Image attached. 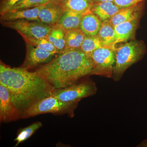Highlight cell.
I'll list each match as a JSON object with an SVG mask.
<instances>
[{"mask_svg":"<svg viewBox=\"0 0 147 147\" xmlns=\"http://www.w3.org/2000/svg\"><path fill=\"white\" fill-rule=\"evenodd\" d=\"M143 8V4L142 2L132 6L121 9L109 20L115 27L131 19L140 18Z\"/></svg>","mask_w":147,"mask_h":147,"instance_id":"13","label":"cell"},{"mask_svg":"<svg viewBox=\"0 0 147 147\" xmlns=\"http://www.w3.org/2000/svg\"><path fill=\"white\" fill-rule=\"evenodd\" d=\"M65 11L61 2H50L40 11L38 20L46 25L53 26L57 24Z\"/></svg>","mask_w":147,"mask_h":147,"instance_id":"10","label":"cell"},{"mask_svg":"<svg viewBox=\"0 0 147 147\" xmlns=\"http://www.w3.org/2000/svg\"><path fill=\"white\" fill-rule=\"evenodd\" d=\"M62 5L65 10H70L83 14L91 12L94 3L92 0H63Z\"/></svg>","mask_w":147,"mask_h":147,"instance_id":"19","label":"cell"},{"mask_svg":"<svg viewBox=\"0 0 147 147\" xmlns=\"http://www.w3.org/2000/svg\"><path fill=\"white\" fill-rule=\"evenodd\" d=\"M140 18L131 19L115 27V45L117 43L127 42L133 38L138 28Z\"/></svg>","mask_w":147,"mask_h":147,"instance_id":"11","label":"cell"},{"mask_svg":"<svg viewBox=\"0 0 147 147\" xmlns=\"http://www.w3.org/2000/svg\"><path fill=\"white\" fill-rule=\"evenodd\" d=\"M97 91L95 83L86 81L79 84L75 83L65 88L56 89L52 96L62 102L78 104L82 98L94 95Z\"/></svg>","mask_w":147,"mask_h":147,"instance_id":"5","label":"cell"},{"mask_svg":"<svg viewBox=\"0 0 147 147\" xmlns=\"http://www.w3.org/2000/svg\"><path fill=\"white\" fill-rule=\"evenodd\" d=\"M102 22L98 16L92 12H90L83 16L80 28L86 35L95 36L98 34Z\"/></svg>","mask_w":147,"mask_h":147,"instance_id":"14","label":"cell"},{"mask_svg":"<svg viewBox=\"0 0 147 147\" xmlns=\"http://www.w3.org/2000/svg\"><path fill=\"white\" fill-rule=\"evenodd\" d=\"M98 35L103 47L115 49V27L110 20L102 21Z\"/></svg>","mask_w":147,"mask_h":147,"instance_id":"15","label":"cell"},{"mask_svg":"<svg viewBox=\"0 0 147 147\" xmlns=\"http://www.w3.org/2000/svg\"><path fill=\"white\" fill-rule=\"evenodd\" d=\"M42 125V123L36 122L22 129L21 131L18 132L17 137L14 139V142H16L14 147L17 146L21 143L29 139Z\"/></svg>","mask_w":147,"mask_h":147,"instance_id":"22","label":"cell"},{"mask_svg":"<svg viewBox=\"0 0 147 147\" xmlns=\"http://www.w3.org/2000/svg\"><path fill=\"white\" fill-rule=\"evenodd\" d=\"M103 47L98 35H86L81 47V50L87 55L91 57L92 53L96 49Z\"/></svg>","mask_w":147,"mask_h":147,"instance_id":"21","label":"cell"},{"mask_svg":"<svg viewBox=\"0 0 147 147\" xmlns=\"http://www.w3.org/2000/svg\"><path fill=\"white\" fill-rule=\"evenodd\" d=\"M94 66L91 57L81 48H68L40 67L35 72L56 89L69 86L82 77L90 75Z\"/></svg>","mask_w":147,"mask_h":147,"instance_id":"2","label":"cell"},{"mask_svg":"<svg viewBox=\"0 0 147 147\" xmlns=\"http://www.w3.org/2000/svg\"><path fill=\"white\" fill-rule=\"evenodd\" d=\"M3 24L5 26L16 30L22 36L37 38L46 37L53 26L36 20L27 19L3 21Z\"/></svg>","mask_w":147,"mask_h":147,"instance_id":"6","label":"cell"},{"mask_svg":"<svg viewBox=\"0 0 147 147\" xmlns=\"http://www.w3.org/2000/svg\"><path fill=\"white\" fill-rule=\"evenodd\" d=\"M27 53L26 59L21 66L23 68H34L42 63H47L53 60L57 54L56 52H51L34 47L26 42Z\"/></svg>","mask_w":147,"mask_h":147,"instance_id":"9","label":"cell"},{"mask_svg":"<svg viewBox=\"0 0 147 147\" xmlns=\"http://www.w3.org/2000/svg\"><path fill=\"white\" fill-rule=\"evenodd\" d=\"M50 2V0H22L13 6L8 11L34 8L39 6L45 5Z\"/></svg>","mask_w":147,"mask_h":147,"instance_id":"24","label":"cell"},{"mask_svg":"<svg viewBox=\"0 0 147 147\" xmlns=\"http://www.w3.org/2000/svg\"><path fill=\"white\" fill-rule=\"evenodd\" d=\"M21 113L12 102L8 89L0 84V121L10 122L20 119Z\"/></svg>","mask_w":147,"mask_h":147,"instance_id":"8","label":"cell"},{"mask_svg":"<svg viewBox=\"0 0 147 147\" xmlns=\"http://www.w3.org/2000/svg\"><path fill=\"white\" fill-rule=\"evenodd\" d=\"M78 104L62 102L54 96L45 98L29 108L20 119H26L47 113L67 114L71 117L74 116V110Z\"/></svg>","mask_w":147,"mask_h":147,"instance_id":"4","label":"cell"},{"mask_svg":"<svg viewBox=\"0 0 147 147\" xmlns=\"http://www.w3.org/2000/svg\"><path fill=\"white\" fill-rule=\"evenodd\" d=\"M0 84L8 89L12 102L22 115L38 101L52 96L55 89L35 71L22 67L11 68L1 62Z\"/></svg>","mask_w":147,"mask_h":147,"instance_id":"1","label":"cell"},{"mask_svg":"<svg viewBox=\"0 0 147 147\" xmlns=\"http://www.w3.org/2000/svg\"><path fill=\"white\" fill-rule=\"evenodd\" d=\"M65 31L57 24L53 25L52 30L46 38L57 48L59 53L65 50Z\"/></svg>","mask_w":147,"mask_h":147,"instance_id":"18","label":"cell"},{"mask_svg":"<svg viewBox=\"0 0 147 147\" xmlns=\"http://www.w3.org/2000/svg\"><path fill=\"white\" fill-rule=\"evenodd\" d=\"M22 37L25 40L26 42L28 43L34 47L49 52H56L59 53L57 48L46 37L37 38L28 37L25 36Z\"/></svg>","mask_w":147,"mask_h":147,"instance_id":"23","label":"cell"},{"mask_svg":"<svg viewBox=\"0 0 147 147\" xmlns=\"http://www.w3.org/2000/svg\"><path fill=\"white\" fill-rule=\"evenodd\" d=\"M145 0H114V3L120 9L136 5Z\"/></svg>","mask_w":147,"mask_h":147,"instance_id":"25","label":"cell"},{"mask_svg":"<svg viewBox=\"0 0 147 147\" xmlns=\"http://www.w3.org/2000/svg\"><path fill=\"white\" fill-rule=\"evenodd\" d=\"M94 3L104 2H114V0H92Z\"/></svg>","mask_w":147,"mask_h":147,"instance_id":"27","label":"cell"},{"mask_svg":"<svg viewBox=\"0 0 147 147\" xmlns=\"http://www.w3.org/2000/svg\"><path fill=\"white\" fill-rule=\"evenodd\" d=\"M21 1L22 0H3L0 9L1 15L4 14L13 6Z\"/></svg>","mask_w":147,"mask_h":147,"instance_id":"26","label":"cell"},{"mask_svg":"<svg viewBox=\"0 0 147 147\" xmlns=\"http://www.w3.org/2000/svg\"><path fill=\"white\" fill-rule=\"evenodd\" d=\"M63 0H50V2H61Z\"/></svg>","mask_w":147,"mask_h":147,"instance_id":"29","label":"cell"},{"mask_svg":"<svg viewBox=\"0 0 147 147\" xmlns=\"http://www.w3.org/2000/svg\"><path fill=\"white\" fill-rule=\"evenodd\" d=\"M45 5L34 8L9 11L1 15V21L3 22L27 19L39 21L38 16L40 11L45 6Z\"/></svg>","mask_w":147,"mask_h":147,"instance_id":"12","label":"cell"},{"mask_svg":"<svg viewBox=\"0 0 147 147\" xmlns=\"http://www.w3.org/2000/svg\"><path fill=\"white\" fill-rule=\"evenodd\" d=\"M85 36L80 28L66 31L65 49L81 48Z\"/></svg>","mask_w":147,"mask_h":147,"instance_id":"20","label":"cell"},{"mask_svg":"<svg viewBox=\"0 0 147 147\" xmlns=\"http://www.w3.org/2000/svg\"><path fill=\"white\" fill-rule=\"evenodd\" d=\"M115 63L112 78L114 81L118 82L129 67L144 57L146 47L143 41L133 40L115 47Z\"/></svg>","mask_w":147,"mask_h":147,"instance_id":"3","label":"cell"},{"mask_svg":"<svg viewBox=\"0 0 147 147\" xmlns=\"http://www.w3.org/2000/svg\"><path fill=\"white\" fill-rule=\"evenodd\" d=\"M84 15L75 11L65 10L58 21L57 24L65 31L79 28Z\"/></svg>","mask_w":147,"mask_h":147,"instance_id":"17","label":"cell"},{"mask_svg":"<svg viewBox=\"0 0 147 147\" xmlns=\"http://www.w3.org/2000/svg\"><path fill=\"white\" fill-rule=\"evenodd\" d=\"M120 9L114 2L94 3L90 11L102 21L110 20Z\"/></svg>","mask_w":147,"mask_h":147,"instance_id":"16","label":"cell"},{"mask_svg":"<svg viewBox=\"0 0 147 147\" xmlns=\"http://www.w3.org/2000/svg\"><path fill=\"white\" fill-rule=\"evenodd\" d=\"M139 146V147H147V139L143 141Z\"/></svg>","mask_w":147,"mask_h":147,"instance_id":"28","label":"cell"},{"mask_svg":"<svg viewBox=\"0 0 147 147\" xmlns=\"http://www.w3.org/2000/svg\"><path fill=\"white\" fill-rule=\"evenodd\" d=\"M94 66L90 75H96L112 78L115 63V49L100 47L95 50L91 55Z\"/></svg>","mask_w":147,"mask_h":147,"instance_id":"7","label":"cell"}]
</instances>
